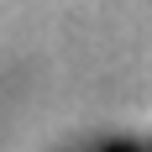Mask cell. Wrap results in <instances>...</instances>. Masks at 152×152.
I'll use <instances>...</instances> for the list:
<instances>
[{"label":"cell","instance_id":"6da1fadb","mask_svg":"<svg viewBox=\"0 0 152 152\" xmlns=\"http://www.w3.org/2000/svg\"><path fill=\"white\" fill-rule=\"evenodd\" d=\"M105 152H147V147H105Z\"/></svg>","mask_w":152,"mask_h":152}]
</instances>
